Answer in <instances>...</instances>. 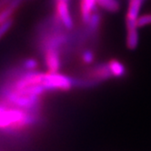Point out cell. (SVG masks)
Masks as SVG:
<instances>
[{
	"mask_svg": "<svg viewBox=\"0 0 151 151\" xmlns=\"http://www.w3.org/2000/svg\"><path fill=\"white\" fill-rule=\"evenodd\" d=\"M11 0H0V11L10 2Z\"/></svg>",
	"mask_w": 151,
	"mask_h": 151,
	"instance_id": "4fadbf2b",
	"label": "cell"
},
{
	"mask_svg": "<svg viewBox=\"0 0 151 151\" xmlns=\"http://www.w3.org/2000/svg\"><path fill=\"white\" fill-rule=\"evenodd\" d=\"M83 78L89 79L96 84H100L103 81H106L113 78V75L110 71L107 63H98L90 67L86 71Z\"/></svg>",
	"mask_w": 151,
	"mask_h": 151,
	"instance_id": "7a4b0ae2",
	"label": "cell"
},
{
	"mask_svg": "<svg viewBox=\"0 0 151 151\" xmlns=\"http://www.w3.org/2000/svg\"><path fill=\"white\" fill-rule=\"evenodd\" d=\"M113 78H123L126 75V67L116 59H112L107 62Z\"/></svg>",
	"mask_w": 151,
	"mask_h": 151,
	"instance_id": "52a82bcc",
	"label": "cell"
},
{
	"mask_svg": "<svg viewBox=\"0 0 151 151\" xmlns=\"http://www.w3.org/2000/svg\"><path fill=\"white\" fill-rule=\"evenodd\" d=\"M98 4L109 12H116L119 8L118 0H98Z\"/></svg>",
	"mask_w": 151,
	"mask_h": 151,
	"instance_id": "ba28073f",
	"label": "cell"
},
{
	"mask_svg": "<svg viewBox=\"0 0 151 151\" xmlns=\"http://www.w3.org/2000/svg\"><path fill=\"white\" fill-rule=\"evenodd\" d=\"M57 1H66V2H68V0H56V2H57Z\"/></svg>",
	"mask_w": 151,
	"mask_h": 151,
	"instance_id": "5bb4252c",
	"label": "cell"
},
{
	"mask_svg": "<svg viewBox=\"0 0 151 151\" xmlns=\"http://www.w3.org/2000/svg\"><path fill=\"white\" fill-rule=\"evenodd\" d=\"M39 111L21 109L5 102L0 103V131L16 133L36 125Z\"/></svg>",
	"mask_w": 151,
	"mask_h": 151,
	"instance_id": "6da1fadb",
	"label": "cell"
},
{
	"mask_svg": "<svg viewBox=\"0 0 151 151\" xmlns=\"http://www.w3.org/2000/svg\"><path fill=\"white\" fill-rule=\"evenodd\" d=\"M95 59V55L92 50L84 49L81 53V61L85 64H92Z\"/></svg>",
	"mask_w": 151,
	"mask_h": 151,
	"instance_id": "9c48e42d",
	"label": "cell"
},
{
	"mask_svg": "<svg viewBox=\"0 0 151 151\" xmlns=\"http://www.w3.org/2000/svg\"><path fill=\"white\" fill-rule=\"evenodd\" d=\"M147 25H151V14H147L139 17L137 19L138 27H143Z\"/></svg>",
	"mask_w": 151,
	"mask_h": 151,
	"instance_id": "8fae6325",
	"label": "cell"
},
{
	"mask_svg": "<svg viewBox=\"0 0 151 151\" xmlns=\"http://www.w3.org/2000/svg\"><path fill=\"white\" fill-rule=\"evenodd\" d=\"M96 5H98V0H81L80 14L84 24H87L89 21L92 13L96 10Z\"/></svg>",
	"mask_w": 151,
	"mask_h": 151,
	"instance_id": "5b68a950",
	"label": "cell"
},
{
	"mask_svg": "<svg viewBox=\"0 0 151 151\" xmlns=\"http://www.w3.org/2000/svg\"><path fill=\"white\" fill-rule=\"evenodd\" d=\"M11 26H12V19H9L8 21H6V22L0 25V38H1L9 30Z\"/></svg>",
	"mask_w": 151,
	"mask_h": 151,
	"instance_id": "7c38bea8",
	"label": "cell"
},
{
	"mask_svg": "<svg viewBox=\"0 0 151 151\" xmlns=\"http://www.w3.org/2000/svg\"><path fill=\"white\" fill-rule=\"evenodd\" d=\"M23 0H11L2 10L0 11V25L11 19V16Z\"/></svg>",
	"mask_w": 151,
	"mask_h": 151,
	"instance_id": "8992f818",
	"label": "cell"
},
{
	"mask_svg": "<svg viewBox=\"0 0 151 151\" xmlns=\"http://www.w3.org/2000/svg\"><path fill=\"white\" fill-rule=\"evenodd\" d=\"M23 68L27 71H35L37 68V62L33 58L27 59L23 64Z\"/></svg>",
	"mask_w": 151,
	"mask_h": 151,
	"instance_id": "30bf717a",
	"label": "cell"
},
{
	"mask_svg": "<svg viewBox=\"0 0 151 151\" xmlns=\"http://www.w3.org/2000/svg\"><path fill=\"white\" fill-rule=\"evenodd\" d=\"M56 16L67 30H72L74 28V21L70 15L68 8V3L66 1L56 2Z\"/></svg>",
	"mask_w": 151,
	"mask_h": 151,
	"instance_id": "277c9868",
	"label": "cell"
},
{
	"mask_svg": "<svg viewBox=\"0 0 151 151\" xmlns=\"http://www.w3.org/2000/svg\"><path fill=\"white\" fill-rule=\"evenodd\" d=\"M47 72L58 73L61 68V54L59 49L49 48L43 52Z\"/></svg>",
	"mask_w": 151,
	"mask_h": 151,
	"instance_id": "3957f363",
	"label": "cell"
}]
</instances>
